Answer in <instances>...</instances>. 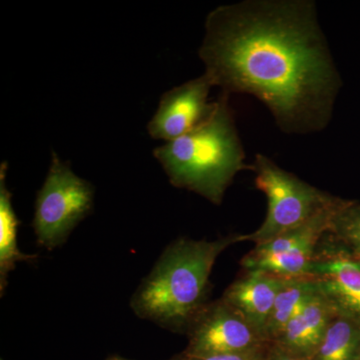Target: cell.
<instances>
[{
    "label": "cell",
    "mask_w": 360,
    "mask_h": 360,
    "mask_svg": "<svg viewBox=\"0 0 360 360\" xmlns=\"http://www.w3.org/2000/svg\"><path fill=\"white\" fill-rule=\"evenodd\" d=\"M198 56L214 86L266 106L284 134L322 131L340 75L311 0H245L205 20Z\"/></svg>",
    "instance_id": "6da1fadb"
},
{
    "label": "cell",
    "mask_w": 360,
    "mask_h": 360,
    "mask_svg": "<svg viewBox=\"0 0 360 360\" xmlns=\"http://www.w3.org/2000/svg\"><path fill=\"white\" fill-rule=\"evenodd\" d=\"M241 241H245L243 234L212 241L175 240L132 296L134 314L169 330L187 333L206 305L210 276L217 257Z\"/></svg>",
    "instance_id": "7a4b0ae2"
},
{
    "label": "cell",
    "mask_w": 360,
    "mask_h": 360,
    "mask_svg": "<svg viewBox=\"0 0 360 360\" xmlns=\"http://www.w3.org/2000/svg\"><path fill=\"white\" fill-rule=\"evenodd\" d=\"M212 115L202 124L153 150L172 186L220 205L236 175L252 170L229 104L222 92Z\"/></svg>",
    "instance_id": "3957f363"
},
{
    "label": "cell",
    "mask_w": 360,
    "mask_h": 360,
    "mask_svg": "<svg viewBox=\"0 0 360 360\" xmlns=\"http://www.w3.org/2000/svg\"><path fill=\"white\" fill-rule=\"evenodd\" d=\"M252 172L255 186L267 200L264 224L257 231L243 234L245 241L255 245L269 243L345 201L310 186L262 153L255 156Z\"/></svg>",
    "instance_id": "277c9868"
},
{
    "label": "cell",
    "mask_w": 360,
    "mask_h": 360,
    "mask_svg": "<svg viewBox=\"0 0 360 360\" xmlns=\"http://www.w3.org/2000/svg\"><path fill=\"white\" fill-rule=\"evenodd\" d=\"M94 188L52 151L51 167L37 193L33 229L37 243L52 250L65 243L91 212Z\"/></svg>",
    "instance_id": "5b68a950"
},
{
    "label": "cell",
    "mask_w": 360,
    "mask_h": 360,
    "mask_svg": "<svg viewBox=\"0 0 360 360\" xmlns=\"http://www.w3.org/2000/svg\"><path fill=\"white\" fill-rule=\"evenodd\" d=\"M187 335L188 345L181 352L186 356L241 354L271 343L222 298L203 307Z\"/></svg>",
    "instance_id": "8992f818"
},
{
    "label": "cell",
    "mask_w": 360,
    "mask_h": 360,
    "mask_svg": "<svg viewBox=\"0 0 360 360\" xmlns=\"http://www.w3.org/2000/svg\"><path fill=\"white\" fill-rule=\"evenodd\" d=\"M213 86L212 78L205 72L163 94L148 124L150 137L169 142L202 124L217 105V101L208 99Z\"/></svg>",
    "instance_id": "52a82bcc"
},
{
    "label": "cell",
    "mask_w": 360,
    "mask_h": 360,
    "mask_svg": "<svg viewBox=\"0 0 360 360\" xmlns=\"http://www.w3.org/2000/svg\"><path fill=\"white\" fill-rule=\"evenodd\" d=\"M338 312L335 303L319 288L302 302L272 343L311 359Z\"/></svg>",
    "instance_id": "ba28073f"
},
{
    "label": "cell",
    "mask_w": 360,
    "mask_h": 360,
    "mask_svg": "<svg viewBox=\"0 0 360 360\" xmlns=\"http://www.w3.org/2000/svg\"><path fill=\"white\" fill-rule=\"evenodd\" d=\"M290 279L267 272L246 271L245 276L227 288L222 300L238 310L265 338V328L277 295Z\"/></svg>",
    "instance_id": "9c48e42d"
},
{
    "label": "cell",
    "mask_w": 360,
    "mask_h": 360,
    "mask_svg": "<svg viewBox=\"0 0 360 360\" xmlns=\"http://www.w3.org/2000/svg\"><path fill=\"white\" fill-rule=\"evenodd\" d=\"M310 276L338 310L360 319V269L354 260L341 255L315 259Z\"/></svg>",
    "instance_id": "30bf717a"
},
{
    "label": "cell",
    "mask_w": 360,
    "mask_h": 360,
    "mask_svg": "<svg viewBox=\"0 0 360 360\" xmlns=\"http://www.w3.org/2000/svg\"><path fill=\"white\" fill-rule=\"evenodd\" d=\"M7 163L0 165V292L4 295L9 272L20 262H30L35 255H25L18 245L20 220L13 210V196L6 186Z\"/></svg>",
    "instance_id": "8fae6325"
},
{
    "label": "cell",
    "mask_w": 360,
    "mask_h": 360,
    "mask_svg": "<svg viewBox=\"0 0 360 360\" xmlns=\"http://www.w3.org/2000/svg\"><path fill=\"white\" fill-rule=\"evenodd\" d=\"M360 357V319L338 310L311 360H357Z\"/></svg>",
    "instance_id": "7c38bea8"
},
{
    "label": "cell",
    "mask_w": 360,
    "mask_h": 360,
    "mask_svg": "<svg viewBox=\"0 0 360 360\" xmlns=\"http://www.w3.org/2000/svg\"><path fill=\"white\" fill-rule=\"evenodd\" d=\"M319 288V281L315 277L290 279L277 295L269 315L264 331L265 338L269 342L272 343L278 338L302 302Z\"/></svg>",
    "instance_id": "4fadbf2b"
},
{
    "label": "cell",
    "mask_w": 360,
    "mask_h": 360,
    "mask_svg": "<svg viewBox=\"0 0 360 360\" xmlns=\"http://www.w3.org/2000/svg\"><path fill=\"white\" fill-rule=\"evenodd\" d=\"M328 234L355 255H360V205L347 201L335 213Z\"/></svg>",
    "instance_id": "5bb4252c"
},
{
    "label": "cell",
    "mask_w": 360,
    "mask_h": 360,
    "mask_svg": "<svg viewBox=\"0 0 360 360\" xmlns=\"http://www.w3.org/2000/svg\"><path fill=\"white\" fill-rule=\"evenodd\" d=\"M270 345L271 343L267 345L266 347L259 348V349L241 352V354L212 355V356L193 357L180 354L169 360H265Z\"/></svg>",
    "instance_id": "9a60e30c"
},
{
    "label": "cell",
    "mask_w": 360,
    "mask_h": 360,
    "mask_svg": "<svg viewBox=\"0 0 360 360\" xmlns=\"http://www.w3.org/2000/svg\"><path fill=\"white\" fill-rule=\"evenodd\" d=\"M265 360H311L309 357L302 356V355L296 354L290 350L278 347V345L271 343L269 352H267Z\"/></svg>",
    "instance_id": "2e32d148"
},
{
    "label": "cell",
    "mask_w": 360,
    "mask_h": 360,
    "mask_svg": "<svg viewBox=\"0 0 360 360\" xmlns=\"http://www.w3.org/2000/svg\"><path fill=\"white\" fill-rule=\"evenodd\" d=\"M106 360H134V359H125V357H122V356H118V355H115V356L108 357V359Z\"/></svg>",
    "instance_id": "e0dca14e"
},
{
    "label": "cell",
    "mask_w": 360,
    "mask_h": 360,
    "mask_svg": "<svg viewBox=\"0 0 360 360\" xmlns=\"http://www.w3.org/2000/svg\"><path fill=\"white\" fill-rule=\"evenodd\" d=\"M354 262H355V264H356L357 266H359L360 269V262H356V260H354Z\"/></svg>",
    "instance_id": "ac0fdd59"
},
{
    "label": "cell",
    "mask_w": 360,
    "mask_h": 360,
    "mask_svg": "<svg viewBox=\"0 0 360 360\" xmlns=\"http://www.w3.org/2000/svg\"><path fill=\"white\" fill-rule=\"evenodd\" d=\"M357 360H360V357H359V359H357Z\"/></svg>",
    "instance_id": "d6986e66"
},
{
    "label": "cell",
    "mask_w": 360,
    "mask_h": 360,
    "mask_svg": "<svg viewBox=\"0 0 360 360\" xmlns=\"http://www.w3.org/2000/svg\"><path fill=\"white\" fill-rule=\"evenodd\" d=\"M1 360H4V359H1Z\"/></svg>",
    "instance_id": "ffe728a7"
}]
</instances>
